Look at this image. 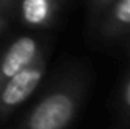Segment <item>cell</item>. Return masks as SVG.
<instances>
[{"label": "cell", "mask_w": 130, "mask_h": 129, "mask_svg": "<svg viewBox=\"0 0 130 129\" xmlns=\"http://www.w3.org/2000/svg\"><path fill=\"white\" fill-rule=\"evenodd\" d=\"M89 89V74L74 68L53 80L13 129H69Z\"/></svg>", "instance_id": "cell-1"}, {"label": "cell", "mask_w": 130, "mask_h": 129, "mask_svg": "<svg viewBox=\"0 0 130 129\" xmlns=\"http://www.w3.org/2000/svg\"><path fill=\"white\" fill-rule=\"evenodd\" d=\"M46 55L41 53L33 63L0 84V124L10 119L35 94L46 74Z\"/></svg>", "instance_id": "cell-2"}, {"label": "cell", "mask_w": 130, "mask_h": 129, "mask_svg": "<svg viewBox=\"0 0 130 129\" xmlns=\"http://www.w3.org/2000/svg\"><path fill=\"white\" fill-rule=\"evenodd\" d=\"M41 53H44V50L38 38L30 35L17 36L0 55V84L33 63Z\"/></svg>", "instance_id": "cell-3"}, {"label": "cell", "mask_w": 130, "mask_h": 129, "mask_svg": "<svg viewBox=\"0 0 130 129\" xmlns=\"http://www.w3.org/2000/svg\"><path fill=\"white\" fill-rule=\"evenodd\" d=\"M58 15V0H20V20L30 28H48Z\"/></svg>", "instance_id": "cell-4"}, {"label": "cell", "mask_w": 130, "mask_h": 129, "mask_svg": "<svg viewBox=\"0 0 130 129\" xmlns=\"http://www.w3.org/2000/svg\"><path fill=\"white\" fill-rule=\"evenodd\" d=\"M130 27V0H114L109 5L102 23V36L107 40H115L125 36Z\"/></svg>", "instance_id": "cell-5"}, {"label": "cell", "mask_w": 130, "mask_h": 129, "mask_svg": "<svg viewBox=\"0 0 130 129\" xmlns=\"http://www.w3.org/2000/svg\"><path fill=\"white\" fill-rule=\"evenodd\" d=\"M120 103H122V114L125 118L128 116V108H130V81H128V76L125 74L124 80H122V86H120Z\"/></svg>", "instance_id": "cell-6"}, {"label": "cell", "mask_w": 130, "mask_h": 129, "mask_svg": "<svg viewBox=\"0 0 130 129\" xmlns=\"http://www.w3.org/2000/svg\"><path fill=\"white\" fill-rule=\"evenodd\" d=\"M112 2L114 0H92V8L94 12H105Z\"/></svg>", "instance_id": "cell-7"}, {"label": "cell", "mask_w": 130, "mask_h": 129, "mask_svg": "<svg viewBox=\"0 0 130 129\" xmlns=\"http://www.w3.org/2000/svg\"><path fill=\"white\" fill-rule=\"evenodd\" d=\"M7 22H8V12H2L0 10V33L7 28Z\"/></svg>", "instance_id": "cell-8"}, {"label": "cell", "mask_w": 130, "mask_h": 129, "mask_svg": "<svg viewBox=\"0 0 130 129\" xmlns=\"http://www.w3.org/2000/svg\"><path fill=\"white\" fill-rule=\"evenodd\" d=\"M13 3H15V0H0V10L2 12H8L13 7Z\"/></svg>", "instance_id": "cell-9"}]
</instances>
